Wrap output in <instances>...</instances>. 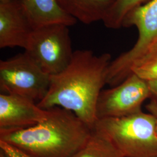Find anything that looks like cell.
Here are the masks:
<instances>
[{"mask_svg": "<svg viewBox=\"0 0 157 157\" xmlns=\"http://www.w3.org/2000/svg\"><path fill=\"white\" fill-rule=\"evenodd\" d=\"M111 62L109 53L97 56L89 50L75 51L67 67L51 75L48 92L38 106L44 109L60 107L72 111L93 129L98 120L97 101L107 84Z\"/></svg>", "mask_w": 157, "mask_h": 157, "instance_id": "6da1fadb", "label": "cell"}, {"mask_svg": "<svg viewBox=\"0 0 157 157\" xmlns=\"http://www.w3.org/2000/svg\"><path fill=\"white\" fill-rule=\"evenodd\" d=\"M48 110L47 118L25 129L0 131V141L33 157H72L93 129L73 112L60 107Z\"/></svg>", "mask_w": 157, "mask_h": 157, "instance_id": "7a4b0ae2", "label": "cell"}, {"mask_svg": "<svg viewBox=\"0 0 157 157\" xmlns=\"http://www.w3.org/2000/svg\"><path fill=\"white\" fill-rule=\"evenodd\" d=\"M93 130L109 141L123 157H157V119L149 112L98 119Z\"/></svg>", "mask_w": 157, "mask_h": 157, "instance_id": "3957f363", "label": "cell"}, {"mask_svg": "<svg viewBox=\"0 0 157 157\" xmlns=\"http://www.w3.org/2000/svg\"><path fill=\"white\" fill-rule=\"evenodd\" d=\"M132 26L137 30V39L132 48L110 63L107 72V84L111 87L121 83L128 77L135 62L157 44V0H150L125 17L122 28Z\"/></svg>", "mask_w": 157, "mask_h": 157, "instance_id": "277c9868", "label": "cell"}, {"mask_svg": "<svg viewBox=\"0 0 157 157\" xmlns=\"http://www.w3.org/2000/svg\"><path fill=\"white\" fill-rule=\"evenodd\" d=\"M50 77L25 51L0 61L1 93L22 96L37 104L48 92Z\"/></svg>", "mask_w": 157, "mask_h": 157, "instance_id": "5b68a950", "label": "cell"}, {"mask_svg": "<svg viewBox=\"0 0 157 157\" xmlns=\"http://www.w3.org/2000/svg\"><path fill=\"white\" fill-rule=\"evenodd\" d=\"M63 24H52L34 29L25 51L45 73H60L71 62L74 51L69 29Z\"/></svg>", "mask_w": 157, "mask_h": 157, "instance_id": "8992f818", "label": "cell"}, {"mask_svg": "<svg viewBox=\"0 0 157 157\" xmlns=\"http://www.w3.org/2000/svg\"><path fill=\"white\" fill-rule=\"evenodd\" d=\"M151 97L148 82L131 73L121 83L102 90L96 107L97 119L122 118L141 112L143 104Z\"/></svg>", "mask_w": 157, "mask_h": 157, "instance_id": "52a82bcc", "label": "cell"}, {"mask_svg": "<svg viewBox=\"0 0 157 157\" xmlns=\"http://www.w3.org/2000/svg\"><path fill=\"white\" fill-rule=\"evenodd\" d=\"M48 115V109L26 97L0 94V131L28 128L43 122Z\"/></svg>", "mask_w": 157, "mask_h": 157, "instance_id": "ba28073f", "label": "cell"}, {"mask_svg": "<svg viewBox=\"0 0 157 157\" xmlns=\"http://www.w3.org/2000/svg\"><path fill=\"white\" fill-rule=\"evenodd\" d=\"M34 29L21 0L0 2V48H26Z\"/></svg>", "mask_w": 157, "mask_h": 157, "instance_id": "9c48e42d", "label": "cell"}, {"mask_svg": "<svg viewBox=\"0 0 157 157\" xmlns=\"http://www.w3.org/2000/svg\"><path fill=\"white\" fill-rule=\"evenodd\" d=\"M21 2L34 30L52 24L71 26L77 22L62 10L56 0H21Z\"/></svg>", "mask_w": 157, "mask_h": 157, "instance_id": "30bf717a", "label": "cell"}, {"mask_svg": "<svg viewBox=\"0 0 157 157\" xmlns=\"http://www.w3.org/2000/svg\"><path fill=\"white\" fill-rule=\"evenodd\" d=\"M68 15L86 25L101 21L114 0H56Z\"/></svg>", "mask_w": 157, "mask_h": 157, "instance_id": "8fae6325", "label": "cell"}, {"mask_svg": "<svg viewBox=\"0 0 157 157\" xmlns=\"http://www.w3.org/2000/svg\"><path fill=\"white\" fill-rule=\"evenodd\" d=\"M72 157H123L105 137L93 130L90 139Z\"/></svg>", "mask_w": 157, "mask_h": 157, "instance_id": "7c38bea8", "label": "cell"}, {"mask_svg": "<svg viewBox=\"0 0 157 157\" xmlns=\"http://www.w3.org/2000/svg\"><path fill=\"white\" fill-rule=\"evenodd\" d=\"M150 0H114L102 21L104 26L110 29L122 28L125 17L136 8Z\"/></svg>", "mask_w": 157, "mask_h": 157, "instance_id": "4fadbf2b", "label": "cell"}, {"mask_svg": "<svg viewBox=\"0 0 157 157\" xmlns=\"http://www.w3.org/2000/svg\"><path fill=\"white\" fill-rule=\"evenodd\" d=\"M130 72L147 82L157 80V44L135 62Z\"/></svg>", "mask_w": 157, "mask_h": 157, "instance_id": "5bb4252c", "label": "cell"}, {"mask_svg": "<svg viewBox=\"0 0 157 157\" xmlns=\"http://www.w3.org/2000/svg\"><path fill=\"white\" fill-rule=\"evenodd\" d=\"M0 150L8 157H33L2 141H0Z\"/></svg>", "mask_w": 157, "mask_h": 157, "instance_id": "9a60e30c", "label": "cell"}, {"mask_svg": "<svg viewBox=\"0 0 157 157\" xmlns=\"http://www.w3.org/2000/svg\"><path fill=\"white\" fill-rule=\"evenodd\" d=\"M148 83L151 94V98L157 102V80L148 81Z\"/></svg>", "mask_w": 157, "mask_h": 157, "instance_id": "2e32d148", "label": "cell"}, {"mask_svg": "<svg viewBox=\"0 0 157 157\" xmlns=\"http://www.w3.org/2000/svg\"><path fill=\"white\" fill-rule=\"evenodd\" d=\"M147 109L149 113L152 114L157 119V102L152 100L146 106Z\"/></svg>", "mask_w": 157, "mask_h": 157, "instance_id": "e0dca14e", "label": "cell"}, {"mask_svg": "<svg viewBox=\"0 0 157 157\" xmlns=\"http://www.w3.org/2000/svg\"><path fill=\"white\" fill-rule=\"evenodd\" d=\"M0 157H8L6 154L2 151V150H0Z\"/></svg>", "mask_w": 157, "mask_h": 157, "instance_id": "ac0fdd59", "label": "cell"}, {"mask_svg": "<svg viewBox=\"0 0 157 157\" xmlns=\"http://www.w3.org/2000/svg\"><path fill=\"white\" fill-rule=\"evenodd\" d=\"M12 1H15V0H0V2H10Z\"/></svg>", "mask_w": 157, "mask_h": 157, "instance_id": "d6986e66", "label": "cell"}, {"mask_svg": "<svg viewBox=\"0 0 157 157\" xmlns=\"http://www.w3.org/2000/svg\"></svg>", "mask_w": 157, "mask_h": 157, "instance_id": "ffe728a7", "label": "cell"}]
</instances>
